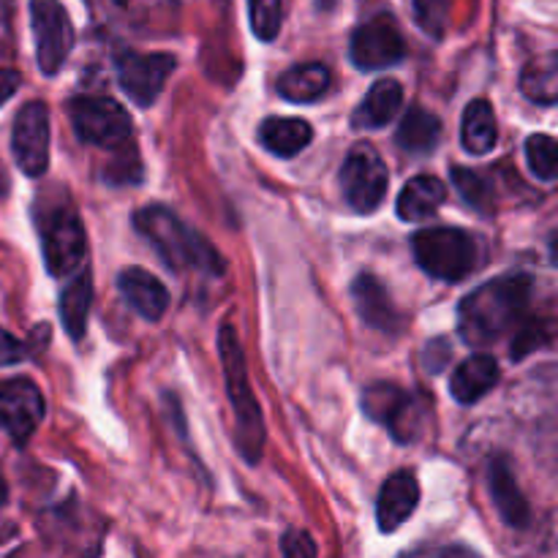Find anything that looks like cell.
Listing matches in <instances>:
<instances>
[{
	"instance_id": "cell-29",
	"label": "cell",
	"mask_w": 558,
	"mask_h": 558,
	"mask_svg": "<svg viewBox=\"0 0 558 558\" xmlns=\"http://www.w3.org/2000/svg\"><path fill=\"white\" fill-rule=\"evenodd\" d=\"M251 31L259 41H272L281 33V0H248Z\"/></svg>"
},
{
	"instance_id": "cell-19",
	"label": "cell",
	"mask_w": 558,
	"mask_h": 558,
	"mask_svg": "<svg viewBox=\"0 0 558 558\" xmlns=\"http://www.w3.org/2000/svg\"><path fill=\"white\" fill-rule=\"evenodd\" d=\"M403 104V87L396 80H379L371 85L368 96L360 101V107L354 109L352 125L354 129L376 131L385 129L398 112H401Z\"/></svg>"
},
{
	"instance_id": "cell-9",
	"label": "cell",
	"mask_w": 558,
	"mask_h": 558,
	"mask_svg": "<svg viewBox=\"0 0 558 558\" xmlns=\"http://www.w3.org/2000/svg\"><path fill=\"white\" fill-rule=\"evenodd\" d=\"M174 65H178V60H174V54L167 52L142 54L134 52V49H123V52L114 54L120 87L136 107H150L161 96Z\"/></svg>"
},
{
	"instance_id": "cell-22",
	"label": "cell",
	"mask_w": 558,
	"mask_h": 558,
	"mask_svg": "<svg viewBox=\"0 0 558 558\" xmlns=\"http://www.w3.org/2000/svg\"><path fill=\"white\" fill-rule=\"evenodd\" d=\"M278 96L292 104L319 101L330 90V69L322 63H303L283 71L276 82Z\"/></svg>"
},
{
	"instance_id": "cell-14",
	"label": "cell",
	"mask_w": 558,
	"mask_h": 558,
	"mask_svg": "<svg viewBox=\"0 0 558 558\" xmlns=\"http://www.w3.org/2000/svg\"><path fill=\"white\" fill-rule=\"evenodd\" d=\"M420 505V483L414 472H396L381 485L379 501H376V521L379 532L392 534L414 515Z\"/></svg>"
},
{
	"instance_id": "cell-11",
	"label": "cell",
	"mask_w": 558,
	"mask_h": 558,
	"mask_svg": "<svg viewBox=\"0 0 558 558\" xmlns=\"http://www.w3.org/2000/svg\"><path fill=\"white\" fill-rule=\"evenodd\" d=\"M14 161L27 178H41L49 167V109L44 101H27L11 129Z\"/></svg>"
},
{
	"instance_id": "cell-1",
	"label": "cell",
	"mask_w": 558,
	"mask_h": 558,
	"mask_svg": "<svg viewBox=\"0 0 558 558\" xmlns=\"http://www.w3.org/2000/svg\"><path fill=\"white\" fill-rule=\"evenodd\" d=\"M529 298L532 281L526 276H507L483 283L463 298L458 308V332L469 347H490L521 327Z\"/></svg>"
},
{
	"instance_id": "cell-13",
	"label": "cell",
	"mask_w": 558,
	"mask_h": 558,
	"mask_svg": "<svg viewBox=\"0 0 558 558\" xmlns=\"http://www.w3.org/2000/svg\"><path fill=\"white\" fill-rule=\"evenodd\" d=\"M44 420V396L31 379H11L0 385V428L14 445H27Z\"/></svg>"
},
{
	"instance_id": "cell-8",
	"label": "cell",
	"mask_w": 558,
	"mask_h": 558,
	"mask_svg": "<svg viewBox=\"0 0 558 558\" xmlns=\"http://www.w3.org/2000/svg\"><path fill=\"white\" fill-rule=\"evenodd\" d=\"M41 251L44 265L52 278H65L80 270V265L85 262L87 240L85 227L74 210L63 207V210H54L52 216L44 218Z\"/></svg>"
},
{
	"instance_id": "cell-31",
	"label": "cell",
	"mask_w": 558,
	"mask_h": 558,
	"mask_svg": "<svg viewBox=\"0 0 558 558\" xmlns=\"http://www.w3.org/2000/svg\"><path fill=\"white\" fill-rule=\"evenodd\" d=\"M283 558H316V545L308 532H287L281 539Z\"/></svg>"
},
{
	"instance_id": "cell-30",
	"label": "cell",
	"mask_w": 558,
	"mask_h": 558,
	"mask_svg": "<svg viewBox=\"0 0 558 558\" xmlns=\"http://www.w3.org/2000/svg\"><path fill=\"white\" fill-rule=\"evenodd\" d=\"M414 20L423 27L425 33H430L434 38L445 36L447 25V9H450V0H412Z\"/></svg>"
},
{
	"instance_id": "cell-20",
	"label": "cell",
	"mask_w": 558,
	"mask_h": 558,
	"mask_svg": "<svg viewBox=\"0 0 558 558\" xmlns=\"http://www.w3.org/2000/svg\"><path fill=\"white\" fill-rule=\"evenodd\" d=\"M447 199V185L434 174H417L403 185L398 196V218L401 221H425L434 216Z\"/></svg>"
},
{
	"instance_id": "cell-10",
	"label": "cell",
	"mask_w": 558,
	"mask_h": 558,
	"mask_svg": "<svg viewBox=\"0 0 558 558\" xmlns=\"http://www.w3.org/2000/svg\"><path fill=\"white\" fill-rule=\"evenodd\" d=\"M363 412L385 425L398 441H414L423 428V407L398 385H371L363 392Z\"/></svg>"
},
{
	"instance_id": "cell-27",
	"label": "cell",
	"mask_w": 558,
	"mask_h": 558,
	"mask_svg": "<svg viewBox=\"0 0 558 558\" xmlns=\"http://www.w3.org/2000/svg\"><path fill=\"white\" fill-rule=\"evenodd\" d=\"M526 161H529V169H532L534 178L545 180V183L556 180V172H558V145H556L554 136H548V134L529 136V142H526Z\"/></svg>"
},
{
	"instance_id": "cell-26",
	"label": "cell",
	"mask_w": 558,
	"mask_h": 558,
	"mask_svg": "<svg viewBox=\"0 0 558 558\" xmlns=\"http://www.w3.org/2000/svg\"><path fill=\"white\" fill-rule=\"evenodd\" d=\"M523 96L532 98L534 104L554 107L558 98V58L548 52L545 58L532 60L521 74Z\"/></svg>"
},
{
	"instance_id": "cell-4",
	"label": "cell",
	"mask_w": 558,
	"mask_h": 558,
	"mask_svg": "<svg viewBox=\"0 0 558 558\" xmlns=\"http://www.w3.org/2000/svg\"><path fill=\"white\" fill-rule=\"evenodd\" d=\"M412 251L417 265L439 281H463L480 265L477 238L463 229H423L412 238Z\"/></svg>"
},
{
	"instance_id": "cell-34",
	"label": "cell",
	"mask_w": 558,
	"mask_h": 558,
	"mask_svg": "<svg viewBox=\"0 0 558 558\" xmlns=\"http://www.w3.org/2000/svg\"><path fill=\"white\" fill-rule=\"evenodd\" d=\"M403 558H477L474 554L463 548H430V550H417V554H409Z\"/></svg>"
},
{
	"instance_id": "cell-15",
	"label": "cell",
	"mask_w": 558,
	"mask_h": 558,
	"mask_svg": "<svg viewBox=\"0 0 558 558\" xmlns=\"http://www.w3.org/2000/svg\"><path fill=\"white\" fill-rule=\"evenodd\" d=\"M352 298L354 305H357V314L360 319L365 322L368 327L379 332H401L403 319L398 314V308L392 305L390 294H387L385 283L379 281L376 276L371 272H363V276L354 278L352 283Z\"/></svg>"
},
{
	"instance_id": "cell-16",
	"label": "cell",
	"mask_w": 558,
	"mask_h": 558,
	"mask_svg": "<svg viewBox=\"0 0 558 558\" xmlns=\"http://www.w3.org/2000/svg\"><path fill=\"white\" fill-rule=\"evenodd\" d=\"M488 488L501 521L512 529H526L532 521V507L518 488V480L507 458H494L488 463Z\"/></svg>"
},
{
	"instance_id": "cell-17",
	"label": "cell",
	"mask_w": 558,
	"mask_h": 558,
	"mask_svg": "<svg viewBox=\"0 0 558 558\" xmlns=\"http://www.w3.org/2000/svg\"><path fill=\"white\" fill-rule=\"evenodd\" d=\"M118 287L131 308L147 322H158L169 308V292L153 272L142 267H125L118 276Z\"/></svg>"
},
{
	"instance_id": "cell-21",
	"label": "cell",
	"mask_w": 558,
	"mask_h": 558,
	"mask_svg": "<svg viewBox=\"0 0 558 558\" xmlns=\"http://www.w3.org/2000/svg\"><path fill=\"white\" fill-rule=\"evenodd\" d=\"M314 129L308 120L298 118H267L259 125V142L265 150L278 158H292L311 145Z\"/></svg>"
},
{
	"instance_id": "cell-33",
	"label": "cell",
	"mask_w": 558,
	"mask_h": 558,
	"mask_svg": "<svg viewBox=\"0 0 558 558\" xmlns=\"http://www.w3.org/2000/svg\"><path fill=\"white\" fill-rule=\"evenodd\" d=\"M20 85H22L20 71L0 69V107H3V104L9 101L16 90H20Z\"/></svg>"
},
{
	"instance_id": "cell-32",
	"label": "cell",
	"mask_w": 558,
	"mask_h": 558,
	"mask_svg": "<svg viewBox=\"0 0 558 558\" xmlns=\"http://www.w3.org/2000/svg\"><path fill=\"white\" fill-rule=\"evenodd\" d=\"M25 354H27L25 343H22L20 338L11 336L9 330H3V327H0V365L22 363V360H25Z\"/></svg>"
},
{
	"instance_id": "cell-35",
	"label": "cell",
	"mask_w": 558,
	"mask_h": 558,
	"mask_svg": "<svg viewBox=\"0 0 558 558\" xmlns=\"http://www.w3.org/2000/svg\"><path fill=\"white\" fill-rule=\"evenodd\" d=\"M5 499H9V485H5L3 472H0V507L5 505Z\"/></svg>"
},
{
	"instance_id": "cell-24",
	"label": "cell",
	"mask_w": 558,
	"mask_h": 558,
	"mask_svg": "<svg viewBox=\"0 0 558 558\" xmlns=\"http://www.w3.org/2000/svg\"><path fill=\"white\" fill-rule=\"evenodd\" d=\"M90 303H93V281H90V272L85 270L82 276H76L63 292H60V322H63L71 341H82V338H85Z\"/></svg>"
},
{
	"instance_id": "cell-18",
	"label": "cell",
	"mask_w": 558,
	"mask_h": 558,
	"mask_svg": "<svg viewBox=\"0 0 558 558\" xmlns=\"http://www.w3.org/2000/svg\"><path fill=\"white\" fill-rule=\"evenodd\" d=\"M501 379L499 363L490 354H474V357L463 360L456 368L450 379V392L458 403L472 407V403L483 401Z\"/></svg>"
},
{
	"instance_id": "cell-7",
	"label": "cell",
	"mask_w": 558,
	"mask_h": 558,
	"mask_svg": "<svg viewBox=\"0 0 558 558\" xmlns=\"http://www.w3.org/2000/svg\"><path fill=\"white\" fill-rule=\"evenodd\" d=\"M33 38L38 69L47 76L58 74L74 49V25L60 0H31Z\"/></svg>"
},
{
	"instance_id": "cell-5",
	"label": "cell",
	"mask_w": 558,
	"mask_h": 558,
	"mask_svg": "<svg viewBox=\"0 0 558 558\" xmlns=\"http://www.w3.org/2000/svg\"><path fill=\"white\" fill-rule=\"evenodd\" d=\"M69 114L85 145L118 150L131 140V118L114 98L80 96L69 104Z\"/></svg>"
},
{
	"instance_id": "cell-2",
	"label": "cell",
	"mask_w": 558,
	"mask_h": 558,
	"mask_svg": "<svg viewBox=\"0 0 558 558\" xmlns=\"http://www.w3.org/2000/svg\"><path fill=\"white\" fill-rule=\"evenodd\" d=\"M134 227L156 248L163 265H169L172 270H205L213 276L223 272V259L218 256V251L205 243L194 229L185 227L167 207H142L134 216Z\"/></svg>"
},
{
	"instance_id": "cell-6",
	"label": "cell",
	"mask_w": 558,
	"mask_h": 558,
	"mask_svg": "<svg viewBox=\"0 0 558 558\" xmlns=\"http://www.w3.org/2000/svg\"><path fill=\"white\" fill-rule=\"evenodd\" d=\"M387 167L379 153L371 145H357L349 150L341 167V191L347 205L360 216H371L379 210L387 194Z\"/></svg>"
},
{
	"instance_id": "cell-25",
	"label": "cell",
	"mask_w": 558,
	"mask_h": 558,
	"mask_svg": "<svg viewBox=\"0 0 558 558\" xmlns=\"http://www.w3.org/2000/svg\"><path fill=\"white\" fill-rule=\"evenodd\" d=\"M441 136V120L436 114L425 112V109L412 107L403 114L401 125H398L396 142L412 156H425L439 145Z\"/></svg>"
},
{
	"instance_id": "cell-3",
	"label": "cell",
	"mask_w": 558,
	"mask_h": 558,
	"mask_svg": "<svg viewBox=\"0 0 558 558\" xmlns=\"http://www.w3.org/2000/svg\"><path fill=\"white\" fill-rule=\"evenodd\" d=\"M218 352H221L223 379H227V392L234 412V445L243 452L245 461L256 463L262 458V447H265V420H262L259 403L251 390L245 354L232 325H223L218 332Z\"/></svg>"
},
{
	"instance_id": "cell-28",
	"label": "cell",
	"mask_w": 558,
	"mask_h": 558,
	"mask_svg": "<svg viewBox=\"0 0 558 558\" xmlns=\"http://www.w3.org/2000/svg\"><path fill=\"white\" fill-rule=\"evenodd\" d=\"M452 185L458 189V194L480 213L490 210V183L477 172V169H463L456 167L452 169Z\"/></svg>"
},
{
	"instance_id": "cell-23",
	"label": "cell",
	"mask_w": 558,
	"mask_h": 558,
	"mask_svg": "<svg viewBox=\"0 0 558 558\" xmlns=\"http://www.w3.org/2000/svg\"><path fill=\"white\" fill-rule=\"evenodd\" d=\"M461 142L466 153L472 156H485L496 147L499 142V129H496V114L485 98H477L466 107L461 123Z\"/></svg>"
},
{
	"instance_id": "cell-12",
	"label": "cell",
	"mask_w": 558,
	"mask_h": 558,
	"mask_svg": "<svg viewBox=\"0 0 558 558\" xmlns=\"http://www.w3.org/2000/svg\"><path fill=\"white\" fill-rule=\"evenodd\" d=\"M349 54H352V63L360 71H381L401 63L403 54H407V44H403L396 20L390 14H379L374 20L363 22L352 33Z\"/></svg>"
}]
</instances>
